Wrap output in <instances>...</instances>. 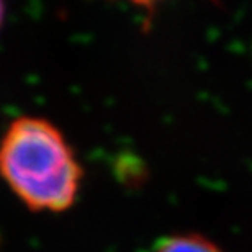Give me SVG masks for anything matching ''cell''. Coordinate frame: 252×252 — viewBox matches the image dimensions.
I'll list each match as a JSON object with an SVG mask.
<instances>
[{
	"instance_id": "obj_1",
	"label": "cell",
	"mask_w": 252,
	"mask_h": 252,
	"mask_svg": "<svg viewBox=\"0 0 252 252\" xmlns=\"http://www.w3.org/2000/svg\"><path fill=\"white\" fill-rule=\"evenodd\" d=\"M0 177L32 211H64L79 193L82 167L51 122L20 117L0 141Z\"/></svg>"
},
{
	"instance_id": "obj_2",
	"label": "cell",
	"mask_w": 252,
	"mask_h": 252,
	"mask_svg": "<svg viewBox=\"0 0 252 252\" xmlns=\"http://www.w3.org/2000/svg\"><path fill=\"white\" fill-rule=\"evenodd\" d=\"M154 252H223L213 241L201 234H175L162 239Z\"/></svg>"
},
{
	"instance_id": "obj_3",
	"label": "cell",
	"mask_w": 252,
	"mask_h": 252,
	"mask_svg": "<svg viewBox=\"0 0 252 252\" xmlns=\"http://www.w3.org/2000/svg\"><path fill=\"white\" fill-rule=\"evenodd\" d=\"M3 18H5V5L0 2V27H2V23H3Z\"/></svg>"
}]
</instances>
